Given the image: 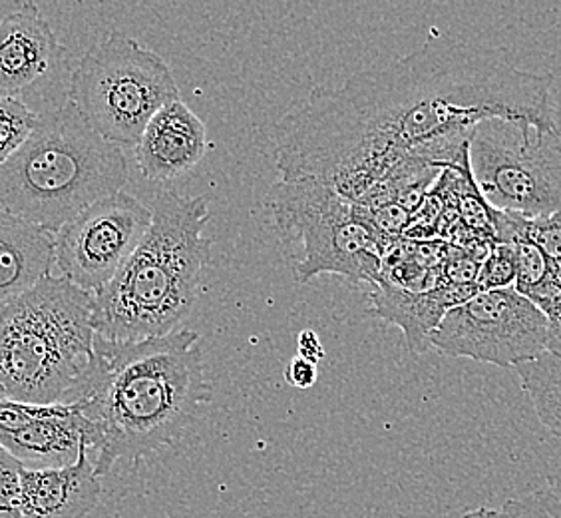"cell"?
Wrapping results in <instances>:
<instances>
[{
	"label": "cell",
	"instance_id": "obj_4",
	"mask_svg": "<svg viewBox=\"0 0 561 518\" xmlns=\"http://www.w3.org/2000/svg\"><path fill=\"white\" fill-rule=\"evenodd\" d=\"M128 162L92 130L70 100L38 114V124L0 166V207L55 236L72 217L122 192Z\"/></svg>",
	"mask_w": 561,
	"mask_h": 518
},
{
	"label": "cell",
	"instance_id": "obj_1",
	"mask_svg": "<svg viewBox=\"0 0 561 518\" xmlns=\"http://www.w3.org/2000/svg\"><path fill=\"white\" fill-rule=\"evenodd\" d=\"M553 80L522 70L502 48L436 36L289 110L275 130L280 180H319L365 207L411 210L465 160L478 124L553 128Z\"/></svg>",
	"mask_w": 561,
	"mask_h": 518
},
{
	"label": "cell",
	"instance_id": "obj_12",
	"mask_svg": "<svg viewBox=\"0 0 561 518\" xmlns=\"http://www.w3.org/2000/svg\"><path fill=\"white\" fill-rule=\"evenodd\" d=\"M65 58V44L34 2L0 19V97H21Z\"/></svg>",
	"mask_w": 561,
	"mask_h": 518
},
{
	"label": "cell",
	"instance_id": "obj_17",
	"mask_svg": "<svg viewBox=\"0 0 561 518\" xmlns=\"http://www.w3.org/2000/svg\"><path fill=\"white\" fill-rule=\"evenodd\" d=\"M518 273L514 290L534 303L551 325L561 329V280L553 273L540 249L529 241L514 246Z\"/></svg>",
	"mask_w": 561,
	"mask_h": 518
},
{
	"label": "cell",
	"instance_id": "obj_9",
	"mask_svg": "<svg viewBox=\"0 0 561 518\" xmlns=\"http://www.w3.org/2000/svg\"><path fill=\"white\" fill-rule=\"evenodd\" d=\"M431 347L496 368H518L543 353L561 356V329L514 288L478 292L450 309Z\"/></svg>",
	"mask_w": 561,
	"mask_h": 518
},
{
	"label": "cell",
	"instance_id": "obj_27",
	"mask_svg": "<svg viewBox=\"0 0 561 518\" xmlns=\"http://www.w3.org/2000/svg\"><path fill=\"white\" fill-rule=\"evenodd\" d=\"M0 395H2V391H0ZM2 397H4V395H2Z\"/></svg>",
	"mask_w": 561,
	"mask_h": 518
},
{
	"label": "cell",
	"instance_id": "obj_23",
	"mask_svg": "<svg viewBox=\"0 0 561 518\" xmlns=\"http://www.w3.org/2000/svg\"><path fill=\"white\" fill-rule=\"evenodd\" d=\"M497 518H561V498L553 493H529L510 498L497 510Z\"/></svg>",
	"mask_w": 561,
	"mask_h": 518
},
{
	"label": "cell",
	"instance_id": "obj_13",
	"mask_svg": "<svg viewBox=\"0 0 561 518\" xmlns=\"http://www.w3.org/2000/svg\"><path fill=\"white\" fill-rule=\"evenodd\" d=\"M207 130L185 102L168 104L151 119L136 146L141 176L150 182H170L192 172L204 160Z\"/></svg>",
	"mask_w": 561,
	"mask_h": 518
},
{
	"label": "cell",
	"instance_id": "obj_28",
	"mask_svg": "<svg viewBox=\"0 0 561 518\" xmlns=\"http://www.w3.org/2000/svg\"><path fill=\"white\" fill-rule=\"evenodd\" d=\"M0 397H2V395H0Z\"/></svg>",
	"mask_w": 561,
	"mask_h": 518
},
{
	"label": "cell",
	"instance_id": "obj_19",
	"mask_svg": "<svg viewBox=\"0 0 561 518\" xmlns=\"http://www.w3.org/2000/svg\"><path fill=\"white\" fill-rule=\"evenodd\" d=\"M38 124V114L21 98L0 97V166L9 162Z\"/></svg>",
	"mask_w": 561,
	"mask_h": 518
},
{
	"label": "cell",
	"instance_id": "obj_26",
	"mask_svg": "<svg viewBox=\"0 0 561 518\" xmlns=\"http://www.w3.org/2000/svg\"><path fill=\"white\" fill-rule=\"evenodd\" d=\"M460 518H497V510L494 508H476V510H468Z\"/></svg>",
	"mask_w": 561,
	"mask_h": 518
},
{
	"label": "cell",
	"instance_id": "obj_3",
	"mask_svg": "<svg viewBox=\"0 0 561 518\" xmlns=\"http://www.w3.org/2000/svg\"><path fill=\"white\" fill-rule=\"evenodd\" d=\"M151 224L108 285L94 293V329L108 341H141L178 331L192 312L214 239L204 236V198L170 190L151 202Z\"/></svg>",
	"mask_w": 561,
	"mask_h": 518
},
{
	"label": "cell",
	"instance_id": "obj_20",
	"mask_svg": "<svg viewBox=\"0 0 561 518\" xmlns=\"http://www.w3.org/2000/svg\"><path fill=\"white\" fill-rule=\"evenodd\" d=\"M518 273V261H516V249L510 244H494L486 259L482 261V268L478 273L476 285L480 292H492V290H507L514 288Z\"/></svg>",
	"mask_w": 561,
	"mask_h": 518
},
{
	"label": "cell",
	"instance_id": "obj_2",
	"mask_svg": "<svg viewBox=\"0 0 561 518\" xmlns=\"http://www.w3.org/2000/svg\"><path fill=\"white\" fill-rule=\"evenodd\" d=\"M211 397L199 334L178 329L141 341L96 335L90 368L70 405L87 419L88 449L102 478L118 463L172 447Z\"/></svg>",
	"mask_w": 561,
	"mask_h": 518
},
{
	"label": "cell",
	"instance_id": "obj_16",
	"mask_svg": "<svg viewBox=\"0 0 561 518\" xmlns=\"http://www.w3.org/2000/svg\"><path fill=\"white\" fill-rule=\"evenodd\" d=\"M55 236L0 207V307L53 275Z\"/></svg>",
	"mask_w": 561,
	"mask_h": 518
},
{
	"label": "cell",
	"instance_id": "obj_21",
	"mask_svg": "<svg viewBox=\"0 0 561 518\" xmlns=\"http://www.w3.org/2000/svg\"><path fill=\"white\" fill-rule=\"evenodd\" d=\"M526 241L540 249L553 273L561 280V212L536 219L528 217Z\"/></svg>",
	"mask_w": 561,
	"mask_h": 518
},
{
	"label": "cell",
	"instance_id": "obj_6",
	"mask_svg": "<svg viewBox=\"0 0 561 518\" xmlns=\"http://www.w3.org/2000/svg\"><path fill=\"white\" fill-rule=\"evenodd\" d=\"M271 216L295 254V280L339 275L353 283L377 285L382 258L390 249L370 207L355 204L319 180H279L267 195Z\"/></svg>",
	"mask_w": 561,
	"mask_h": 518
},
{
	"label": "cell",
	"instance_id": "obj_5",
	"mask_svg": "<svg viewBox=\"0 0 561 518\" xmlns=\"http://www.w3.org/2000/svg\"><path fill=\"white\" fill-rule=\"evenodd\" d=\"M94 293L62 275L0 307V391L28 405H70L94 356Z\"/></svg>",
	"mask_w": 561,
	"mask_h": 518
},
{
	"label": "cell",
	"instance_id": "obj_8",
	"mask_svg": "<svg viewBox=\"0 0 561 518\" xmlns=\"http://www.w3.org/2000/svg\"><path fill=\"white\" fill-rule=\"evenodd\" d=\"M468 158L480 194L494 210L529 219L561 212V114L550 130L486 120L472 132Z\"/></svg>",
	"mask_w": 561,
	"mask_h": 518
},
{
	"label": "cell",
	"instance_id": "obj_7",
	"mask_svg": "<svg viewBox=\"0 0 561 518\" xmlns=\"http://www.w3.org/2000/svg\"><path fill=\"white\" fill-rule=\"evenodd\" d=\"M68 100L104 140L136 148L151 119L180 100V88L162 56L114 31L80 58Z\"/></svg>",
	"mask_w": 561,
	"mask_h": 518
},
{
	"label": "cell",
	"instance_id": "obj_14",
	"mask_svg": "<svg viewBox=\"0 0 561 518\" xmlns=\"http://www.w3.org/2000/svg\"><path fill=\"white\" fill-rule=\"evenodd\" d=\"M102 497L90 449L76 463L56 469H22V517L87 518Z\"/></svg>",
	"mask_w": 561,
	"mask_h": 518
},
{
	"label": "cell",
	"instance_id": "obj_18",
	"mask_svg": "<svg viewBox=\"0 0 561 518\" xmlns=\"http://www.w3.org/2000/svg\"><path fill=\"white\" fill-rule=\"evenodd\" d=\"M516 369L541 425L561 441V356H543Z\"/></svg>",
	"mask_w": 561,
	"mask_h": 518
},
{
	"label": "cell",
	"instance_id": "obj_15",
	"mask_svg": "<svg viewBox=\"0 0 561 518\" xmlns=\"http://www.w3.org/2000/svg\"><path fill=\"white\" fill-rule=\"evenodd\" d=\"M370 293V314L402 329L411 353L419 356L431 347V335L440 327L446 314L472 300L478 285H438L426 292H411L387 281H378Z\"/></svg>",
	"mask_w": 561,
	"mask_h": 518
},
{
	"label": "cell",
	"instance_id": "obj_10",
	"mask_svg": "<svg viewBox=\"0 0 561 518\" xmlns=\"http://www.w3.org/2000/svg\"><path fill=\"white\" fill-rule=\"evenodd\" d=\"M151 224V207L118 192L90 205L55 234V268L88 293L108 285Z\"/></svg>",
	"mask_w": 561,
	"mask_h": 518
},
{
	"label": "cell",
	"instance_id": "obj_22",
	"mask_svg": "<svg viewBox=\"0 0 561 518\" xmlns=\"http://www.w3.org/2000/svg\"><path fill=\"white\" fill-rule=\"evenodd\" d=\"M22 466L0 447V518L22 517Z\"/></svg>",
	"mask_w": 561,
	"mask_h": 518
},
{
	"label": "cell",
	"instance_id": "obj_25",
	"mask_svg": "<svg viewBox=\"0 0 561 518\" xmlns=\"http://www.w3.org/2000/svg\"><path fill=\"white\" fill-rule=\"evenodd\" d=\"M324 346L321 337L313 329H302L301 334L297 335V357H302L307 361H311L314 365H319L323 361Z\"/></svg>",
	"mask_w": 561,
	"mask_h": 518
},
{
	"label": "cell",
	"instance_id": "obj_24",
	"mask_svg": "<svg viewBox=\"0 0 561 518\" xmlns=\"http://www.w3.org/2000/svg\"><path fill=\"white\" fill-rule=\"evenodd\" d=\"M317 379H319V369L302 357H293L285 369V381L287 385L295 388H311L317 383Z\"/></svg>",
	"mask_w": 561,
	"mask_h": 518
},
{
	"label": "cell",
	"instance_id": "obj_11",
	"mask_svg": "<svg viewBox=\"0 0 561 518\" xmlns=\"http://www.w3.org/2000/svg\"><path fill=\"white\" fill-rule=\"evenodd\" d=\"M90 429L76 405H28L0 397V447L26 469L76 463Z\"/></svg>",
	"mask_w": 561,
	"mask_h": 518
}]
</instances>
